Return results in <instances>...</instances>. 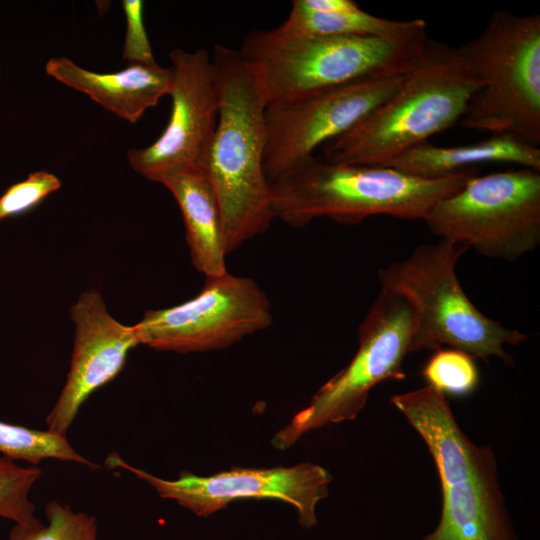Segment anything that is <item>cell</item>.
<instances>
[{
  "mask_svg": "<svg viewBox=\"0 0 540 540\" xmlns=\"http://www.w3.org/2000/svg\"><path fill=\"white\" fill-rule=\"evenodd\" d=\"M390 403L425 442L439 474L440 519L421 540H518L498 483L495 455L462 431L446 395L426 385L395 394Z\"/></svg>",
  "mask_w": 540,
  "mask_h": 540,
  "instance_id": "277c9868",
  "label": "cell"
},
{
  "mask_svg": "<svg viewBox=\"0 0 540 540\" xmlns=\"http://www.w3.org/2000/svg\"><path fill=\"white\" fill-rule=\"evenodd\" d=\"M122 7L126 18L123 60L129 64H156L144 25L143 1L124 0Z\"/></svg>",
  "mask_w": 540,
  "mask_h": 540,
  "instance_id": "cb8c5ba5",
  "label": "cell"
},
{
  "mask_svg": "<svg viewBox=\"0 0 540 540\" xmlns=\"http://www.w3.org/2000/svg\"><path fill=\"white\" fill-rule=\"evenodd\" d=\"M468 249L446 240L417 246L407 257L381 268L382 288L402 296L412 307L410 353L457 349L488 362L512 364L507 345L528 336L483 314L463 290L456 265Z\"/></svg>",
  "mask_w": 540,
  "mask_h": 540,
  "instance_id": "8992f818",
  "label": "cell"
},
{
  "mask_svg": "<svg viewBox=\"0 0 540 540\" xmlns=\"http://www.w3.org/2000/svg\"><path fill=\"white\" fill-rule=\"evenodd\" d=\"M40 476L39 467L21 466L9 457L0 456V517L16 524L37 519L29 493Z\"/></svg>",
  "mask_w": 540,
  "mask_h": 540,
  "instance_id": "7402d4cb",
  "label": "cell"
},
{
  "mask_svg": "<svg viewBox=\"0 0 540 540\" xmlns=\"http://www.w3.org/2000/svg\"><path fill=\"white\" fill-rule=\"evenodd\" d=\"M478 169L424 179L390 167L335 164L315 156L272 182L275 219L299 229L315 219L357 224L377 215L424 220Z\"/></svg>",
  "mask_w": 540,
  "mask_h": 540,
  "instance_id": "7a4b0ae2",
  "label": "cell"
},
{
  "mask_svg": "<svg viewBox=\"0 0 540 540\" xmlns=\"http://www.w3.org/2000/svg\"><path fill=\"white\" fill-rule=\"evenodd\" d=\"M218 121L202 172L217 198L227 254L264 234L275 219L272 186L263 167L267 100L240 50L215 44Z\"/></svg>",
  "mask_w": 540,
  "mask_h": 540,
  "instance_id": "6da1fadb",
  "label": "cell"
},
{
  "mask_svg": "<svg viewBox=\"0 0 540 540\" xmlns=\"http://www.w3.org/2000/svg\"><path fill=\"white\" fill-rule=\"evenodd\" d=\"M273 31L285 37L366 35L406 38L426 32L423 19L389 20L361 8L351 12H313L294 3L287 19Z\"/></svg>",
  "mask_w": 540,
  "mask_h": 540,
  "instance_id": "ac0fdd59",
  "label": "cell"
},
{
  "mask_svg": "<svg viewBox=\"0 0 540 540\" xmlns=\"http://www.w3.org/2000/svg\"><path fill=\"white\" fill-rule=\"evenodd\" d=\"M480 87L457 48L429 39L400 89L353 128L326 142L324 160L386 167L459 122Z\"/></svg>",
  "mask_w": 540,
  "mask_h": 540,
  "instance_id": "3957f363",
  "label": "cell"
},
{
  "mask_svg": "<svg viewBox=\"0 0 540 540\" xmlns=\"http://www.w3.org/2000/svg\"><path fill=\"white\" fill-rule=\"evenodd\" d=\"M413 325L410 304L381 287L358 327V349L352 360L275 434L273 445L286 449L310 431L355 419L373 387L385 380L405 378L403 361L410 354Z\"/></svg>",
  "mask_w": 540,
  "mask_h": 540,
  "instance_id": "9c48e42d",
  "label": "cell"
},
{
  "mask_svg": "<svg viewBox=\"0 0 540 540\" xmlns=\"http://www.w3.org/2000/svg\"><path fill=\"white\" fill-rule=\"evenodd\" d=\"M171 113L161 135L150 145L132 148L130 167L150 181L179 169L202 171L219 112V91L211 55L205 49L169 54Z\"/></svg>",
  "mask_w": 540,
  "mask_h": 540,
  "instance_id": "4fadbf2b",
  "label": "cell"
},
{
  "mask_svg": "<svg viewBox=\"0 0 540 540\" xmlns=\"http://www.w3.org/2000/svg\"><path fill=\"white\" fill-rule=\"evenodd\" d=\"M488 163H509L540 172V149L510 135H492L469 145L436 146L422 142L386 167L424 178L438 179Z\"/></svg>",
  "mask_w": 540,
  "mask_h": 540,
  "instance_id": "e0dca14e",
  "label": "cell"
},
{
  "mask_svg": "<svg viewBox=\"0 0 540 540\" xmlns=\"http://www.w3.org/2000/svg\"><path fill=\"white\" fill-rule=\"evenodd\" d=\"M156 182L177 201L194 267L205 277L226 273L228 254L221 211L205 174L198 169H179L161 175Z\"/></svg>",
  "mask_w": 540,
  "mask_h": 540,
  "instance_id": "2e32d148",
  "label": "cell"
},
{
  "mask_svg": "<svg viewBox=\"0 0 540 540\" xmlns=\"http://www.w3.org/2000/svg\"><path fill=\"white\" fill-rule=\"evenodd\" d=\"M429 41L366 35L285 37L272 30L248 33L240 49L255 70L267 104L308 96L352 82L407 74Z\"/></svg>",
  "mask_w": 540,
  "mask_h": 540,
  "instance_id": "5b68a950",
  "label": "cell"
},
{
  "mask_svg": "<svg viewBox=\"0 0 540 540\" xmlns=\"http://www.w3.org/2000/svg\"><path fill=\"white\" fill-rule=\"evenodd\" d=\"M45 72L132 124L169 94L172 82L171 67L157 63L128 64L117 72L99 73L83 68L67 57H53L47 61Z\"/></svg>",
  "mask_w": 540,
  "mask_h": 540,
  "instance_id": "9a60e30c",
  "label": "cell"
},
{
  "mask_svg": "<svg viewBox=\"0 0 540 540\" xmlns=\"http://www.w3.org/2000/svg\"><path fill=\"white\" fill-rule=\"evenodd\" d=\"M45 515L47 525L38 519L15 523L9 540H97V523L92 516L74 512L70 506L55 501L47 504Z\"/></svg>",
  "mask_w": 540,
  "mask_h": 540,
  "instance_id": "ffe728a7",
  "label": "cell"
},
{
  "mask_svg": "<svg viewBox=\"0 0 540 540\" xmlns=\"http://www.w3.org/2000/svg\"><path fill=\"white\" fill-rule=\"evenodd\" d=\"M423 221L441 240L514 261L540 244V172L475 175L439 200Z\"/></svg>",
  "mask_w": 540,
  "mask_h": 540,
  "instance_id": "ba28073f",
  "label": "cell"
},
{
  "mask_svg": "<svg viewBox=\"0 0 540 540\" xmlns=\"http://www.w3.org/2000/svg\"><path fill=\"white\" fill-rule=\"evenodd\" d=\"M75 338L70 369L46 418L47 430L62 436L81 405L124 368L128 353L140 344L134 325H124L107 310L99 291L87 290L70 310Z\"/></svg>",
  "mask_w": 540,
  "mask_h": 540,
  "instance_id": "5bb4252c",
  "label": "cell"
},
{
  "mask_svg": "<svg viewBox=\"0 0 540 540\" xmlns=\"http://www.w3.org/2000/svg\"><path fill=\"white\" fill-rule=\"evenodd\" d=\"M480 80L462 127L540 145V14L493 13L484 30L457 48Z\"/></svg>",
  "mask_w": 540,
  "mask_h": 540,
  "instance_id": "52a82bcc",
  "label": "cell"
},
{
  "mask_svg": "<svg viewBox=\"0 0 540 540\" xmlns=\"http://www.w3.org/2000/svg\"><path fill=\"white\" fill-rule=\"evenodd\" d=\"M0 454L32 465L52 458L84 464L90 468L97 467L73 449L67 436L4 421H0Z\"/></svg>",
  "mask_w": 540,
  "mask_h": 540,
  "instance_id": "d6986e66",
  "label": "cell"
},
{
  "mask_svg": "<svg viewBox=\"0 0 540 540\" xmlns=\"http://www.w3.org/2000/svg\"><path fill=\"white\" fill-rule=\"evenodd\" d=\"M60 187L61 181L53 173L44 170L30 173L0 195V224L30 211Z\"/></svg>",
  "mask_w": 540,
  "mask_h": 540,
  "instance_id": "603a6c76",
  "label": "cell"
},
{
  "mask_svg": "<svg viewBox=\"0 0 540 540\" xmlns=\"http://www.w3.org/2000/svg\"><path fill=\"white\" fill-rule=\"evenodd\" d=\"M110 468H121L149 483L165 499L175 500L201 517L225 508L237 499H276L296 508L304 528L316 525L317 504L328 496L332 480L320 465L300 463L292 467L233 468L210 476L182 471L166 480L126 463L117 453L108 455Z\"/></svg>",
  "mask_w": 540,
  "mask_h": 540,
  "instance_id": "7c38bea8",
  "label": "cell"
},
{
  "mask_svg": "<svg viewBox=\"0 0 540 540\" xmlns=\"http://www.w3.org/2000/svg\"><path fill=\"white\" fill-rule=\"evenodd\" d=\"M422 375L428 386L444 395L466 396L479 384V372L474 358L452 348L435 351L425 364Z\"/></svg>",
  "mask_w": 540,
  "mask_h": 540,
  "instance_id": "44dd1931",
  "label": "cell"
},
{
  "mask_svg": "<svg viewBox=\"0 0 540 540\" xmlns=\"http://www.w3.org/2000/svg\"><path fill=\"white\" fill-rule=\"evenodd\" d=\"M407 74L360 80L267 104L263 167L269 182L364 120L400 89Z\"/></svg>",
  "mask_w": 540,
  "mask_h": 540,
  "instance_id": "8fae6325",
  "label": "cell"
},
{
  "mask_svg": "<svg viewBox=\"0 0 540 540\" xmlns=\"http://www.w3.org/2000/svg\"><path fill=\"white\" fill-rule=\"evenodd\" d=\"M272 323L270 300L257 282L227 271L206 277L192 299L146 311L134 326L140 344L188 353L229 347Z\"/></svg>",
  "mask_w": 540,
  "mask_h": 540,
  "instance_id": "30bf717a",
  "label": "cell"
}]
</instances>
